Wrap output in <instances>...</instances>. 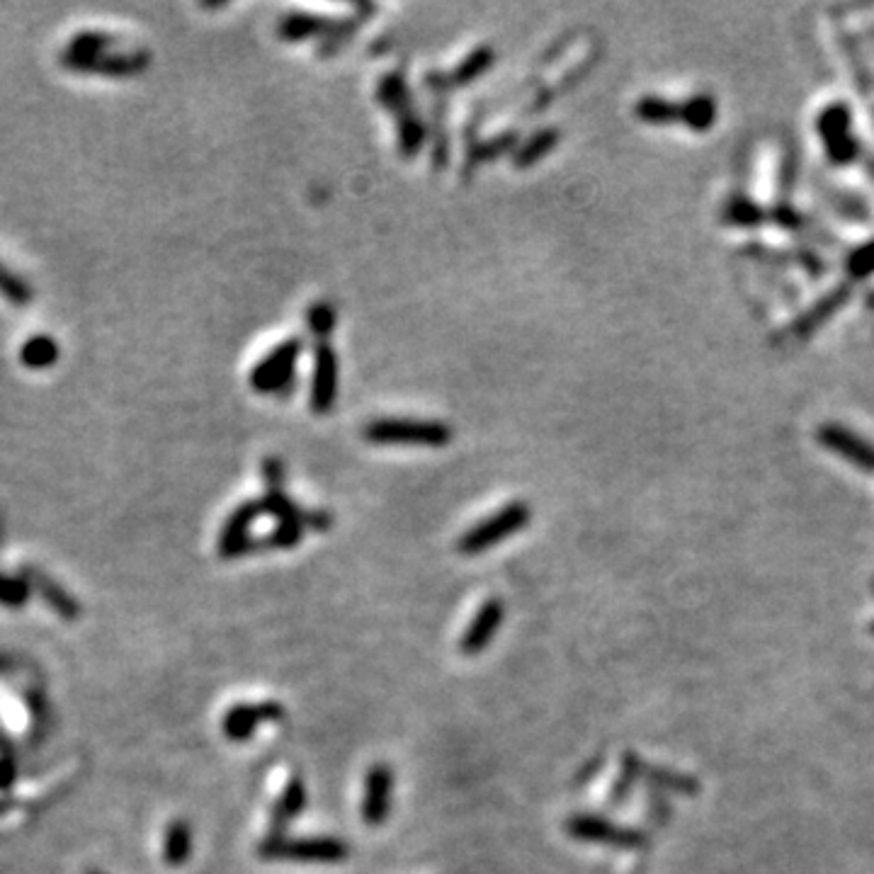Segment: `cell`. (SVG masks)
<instances>
[{
  "label": "cell",
  "mask_w": 874,
  "mask_h": 874,
  "mask_svg": "<svg viewBox=\"0 0 874 874\" xmlns=\"http://www.w3.org/2000/svg\"><path fill=\"white\" fill-rule=\"evenodd\" d=\"M323 27H326V22H323V17L316 15H287L285 20H282L280 25V34L289 42H299V39H306L309 34L321 32Z\"/></svg>",
  "instance_id": "cell-24"
},
{
  "label": "cell",
  "mask_w": 874,
  "mask_h": 874,
  "mask_svg": "<svg viewBox=\"0 0 874 874\" xmlns=\"http://www.w3.org/2000/svg\"><path fill=\"white\" fill-rule=\"evenodd\" d=\"M25 578L27 583H30V588H34L39 595H42L44 603H47L56 615L66 617V620H76V617L81 615V605L73 600V595L61 588L59 583H56L54 578H49L44 571L25 569Z\"/></svg>",
  "instance_id": "cell-17"
},
{
  "label": "cell",
  "mask_w": 874,
  "mask_h": 874,
  "mask_svg": "<svg viewBox=\"0 0 874 874\" xmlns=\"http://www.w3.org/2000/svg\"><path fill=\"white\" fill-rule=\"evenodd\" d=\"M15 775H17L15 760L0 758V790H8V787L15 782Z\"/></svg>",
  "instance_id": "cell-33"
},
{
  "label": "cell",
  "mask_w": 874,
  "mask_h": 874,
  "mask_svg": "<svg viewBox=\"0 0 874 874\" xmlns=\"http://www.w3.org/2000/svg\"><path fill=\"white\" fill-rule=\"evenodd\" d=\"M530 515L532 513L527 503H520V501L508 503L505 508L496 510L491 518L476 522L469 532H464V535L459 537V544H457L459 554L476 556L488 552V549L496 547L498 542L513 537L515 532H520L522 527H527Z\"/></svg>",
  "instance_id": "cell-2"
},
{
  "label": "cell",
  "mask_w": 874,
  "mask_h": 874,
  "mask_svg": "<svg viewBox=\"0 0 874 874\" xmlns=\"http://www.w3.org/2000/svg\"><path fill=\"white\" fill-rule=\"evenodd\" d=\"M566 833H569L573 841L612 845V848H624V850H637L649 845V838H646L644 831L617 826L612 824V821L603 819V816H595V814L569 816V821H566Z\"/></svg>",
  "instance_id": "cell-5"
},
{
  "label": "cell",
  "mask_w": 874,
  "mask_h": 874,
  "mask_svg": "<svg viewBox=\"0 0 874 874\" xmlns=\"http://www.w3.org/2000/svg\"><path fill=\"white\" fill-rule=\"evenodd\" d=\"M338 394V360L331 345H319L314 362V382H311V406L316 413L331 411Z\"/></svg>",
  "instance_id": "cell-14"
},
{
  "label": "cell",
  "mask_w": 874,
  "mask_h": 874,
  "mask_svg": "<svg viewBox=\"0 0 874 874\" xmlns=\"http://www.w3.org/2000/svg\"><path fill=\"white\" fill-rule=\"evenodd\" d=\"M872 173H874V166H872Z\"/></svg>",
  "instance_id": "cell-36"
},
{
  "label": "cell",
  "mask_w": 874,
  "mask_h": 874,
  "mask_svg": "<svg viewBox=\"0 0 874 874\" xmlns=\"http://www.w3.org/2000/svg\"><path fill=\"white\" fill-rule=\"evenodd\" d=\"M505 617V605L501 598H488L484 605L479 607V612L474 615V620L467 627V632L459 639V651L464 656H479L481 651L488 649L493 637L501 629Z\"/></svg>",
  "instance_id": "cell-12"
},
{
  "label": "cell",
  "mask_w": 874,
  "mask_h": 874,
  "mask_svg": "<svg viewBox=\"0 0 874 874\" xmlns=\"http://www.w3.org/2000/svg\"><path fill=\"white\" fill-rule=\"evenodd\" d=\"M0 811H3V807H0Z\"/></svg>",
  "instance_id": "cell-37"
},
{
  "label": "cell",
  "mask_w": 874,
  "mask_h": 874,
  "mask_svg": "<svg viewBox=\"0 0 874 874\" xmlns=\"http://www.w3.org/2000/svg\"><path fill=\"white\" fill-rule=\"evenodd\" d=\"M367 440L377 445H425L442 447L452 440V430L437 421H413V418H382L367 425Z\"/></svg>",
  "instance_id": "cell-3"
},
{
  "label": "cell",
  "mask_w": 874,
  "mask_h": 874,
  "mask_svg": "<svg viewBox=\"0 0 874 874\" xmlns=\"http://www.w3.org/2000/svg\"><path fill=\"white\" fill-rule=\"evenodd\" d=\"M554 144H556L554 129H544V132H537L530 141H527L525 146H522L518 156H515V166H520V168L532 166V163H535L537 158H542L544 153L552 149Z\"/></svg>",
  "instance_id": "cell-27"
},
{
  "label": "cell",
  "mask_w": 874,
  "mask_h": 874,
  "mask_svg": "<svg viewBox=\"0 0 874 874\" xmlns=\"http://www.w3.org/2000/svg\"><path fill=\"white\" fill-rule=\"evenodd\" d=\"M819 442L828 452L843 457L845 462L855 464L858 469L872 471L874 474V442L855 435L853 430H848L845 425H838V423L821 425Z\"/></svg>",
  "instance_id": "cell-10"
},
{
  "label": "cell",
  "mask_w": 874,
  "mask_h": 874,
  "mask_svg": "<svg viewBox=\"0 0 874 874\" xmlns=\"http://www.w3.org/2000/svg\"><path fill=\"white\" fill-rule=\"evenodd\" d=\"M768 219L777 221V224L782 226V229H799V226L804 224V217L797 212V209L790 207V204H780V207L773 209V214H768Z\"/></svg>",
  "instance_id": "cell-32"
},
{
  "label": "cell",
  "mask_w": 874,
  "mask_h": 874,
  "mask_svg": "<svg viewBox=\"0 0 874 874\" xmlns=\"http://www.w3.org/2000/svg\"><path fill=\"white\" fill-rule=\"evenodd\" d=\"M622 768L629 780H646L649 785H654L656 790L661 792H678V794L700 792V782H697L695 777L680 775L675 773V770H666V768H651V765H646L644 760L634 756V753H627V756L622 758Z\"/></svg>",
  "instance_id": "cell-13"
},
{
  "label": "cell",
  "mask_w": 874,
  "mask_h": 874,
  "mask_svg": "<svg viewBox=\"0 0 874 874\" xmlns=\"http://www.w3.org/2000/svg\"><path fill=\"white\" fill-rule=\"evenodd\" d=\"M491 61H493V51L491 49H488V47L476 49L474 54H471L469 59L464 61V64H459L457 71H454L452 76H450V81H445V83L447 85H462V83L474 81V78L479 76L481 71H486V68L491 66Z\"/></svg>",
  "instance_id": "cell-25"
},
{
  "label": "cell",
  "mask_w": 874,
  "mask_h": 874,
  "mask_svg": "<svg viewBox=\"0 0 874 874\" xmlns=\"http://www.w3.org/2000/svg\"><path fill=\"white\" fill-rule=\"evenodd\" d=\"M260 515H265L260 501H246L226 518L219 537V554L224 559H236L258 549V542L251 537V527Z\"/></svg>",
  "instance_id": "cell-7"
},
{
  "label": "cell",
  "mask_w": 874,
  "mask_h": 874,
  "mask_svg": "<svg viewBox=\"0 0 874 874\" xmlns=\"http://www.w3.org/2000/svg\"><path fill=\"white\" fill-rule=\"evenodd\" d=\"M306 807V785L302 777H292L287 782V787L282 790L280 799L272 807V833L270 836H285V828L292 826L297 821V816L302 814Z\"/></svg>",
  "instance_id": "cell-16"
},
{
  "label": "cell",
  "mask_w": 874,
  "mask_h": 874,
  "mask_svg": "<svg viewBox=\"0 0 874 874\" xmlns=\"http://www.w3.org/2000/svg\"><path fill=\"white\" fill-rule=\"evenodd\" d=\"M724 221L726 224L743 226V229H753V226L768 221V212L760 204L748 200V197H731L729 204L724 207Z\"/></svg>",
  "instance_id": "cell-22"
},
{
  "label": "cell",
  "mask_w": 874,
  "mask_h": 874,
  "mask_svg": "<svg viewBox=\"0 0 874 874\" xmlns=\"http://www.w3.org/2000/svg\"><path fill=\"white\" fill-rule=\"evenodd\" d=\"M192 853V831L187 821H173L166 828V838H163V860L170 867H180L190 860Z\"/></svg>",
  "instance_id": "cell-19"
},
{
  "label": "cell",
  "mask_w": 874,
  "mask_h": 874,
  "mask_svg": "<svg viewBox=\"0 0 874 874\" xmlns=\"http://www.w3.org/2000/svg\"><path fill=\"white\" fill-rule=\"evenodd\" d=\"M88 874H102V872H95V870H90V872H88Z\"/></svg>",
  "instance_id": "cell-34"
},
{
  "label": "cell",
  "mask_w": 874,
  "mask_h": 874,
  "mask_svg": "<svg viewBox=\"0 0 874 874\" xmlns=\"http://www.w3.org/2000/svg\"><path fill=\"white\" fill-rule=\"evenodd\" d=\"M285 717V709L280 702H260V705H236L224 714V736L229 741L243 743L258 731L260 724L280 722Z\"/></svg>",
  "instance_id": "cell-11"
},
{
  "label": "cell",
  "mask_w": 874,
  "mask_h": 874,
  "mask_svg": "<svg viewBox=\"0 0 874 874\" xmlns=\"http://www.w3.org/2000/svg\"><path fill=\"white\" fill-rule=\"evenodd\" d=\"M304 530L306 527L297 525V522H292V525H277L275 530H272L270 535L263 539V542H268V547L292 549V547H297L299 542H302Z\"/></svg>",
  "instance_id": "cell-30"
},
{
  "label": "cell",
  "mask_w": 874,
  "mask_h": 874,
  "mask_svg": "<svg viewBox=\"0 0 874 874\" xmlns=\"http://www.w3.org/2000/svg\"><path fill=\"white\" fill-rule=\"evenodd\" d=\"M848 297H850V285H841V287L831 289L826 297H821L819 302L811 306L809 311H804V314L792 323L790 336L792 338H809L811 333L816 331V328L824 326L828 319H833V316L838 314V309H841V306L848 302Z\"/></svg>",
  "instance_id": "cell-15"
},
{
  "label": "cell",
  "mask_w": 874,
  "mask_h": 874,
  "mask_svg": "<svg viewBox=\"0 0 874 874\" xmlns=\"http://www.w3.org/2000/svg\"><path fill=\"white\" fill-rule=\"evenodd\" d=\"M816 129H819L821 144H824L828 161L833 166H848L858 158V139L850 132L853 129V112L845 102H833V105L824 107L819 122H816Z\"/></svg>",
  "instance_id": "cell-4"
},
{
  "label": "cell",
  "mask_w": 874,
  "mask_h": 874,
  "mask_svg": "<svg viewBox=\"0 0 874 874\" xmlns=\"http://www.w3.org/2000/svg\"><path fill=\"white\" fill-rule=\"evenodd\" d=\"M333 323H336V311L328 304H316L314 309H309V326L319 336H326L328 331H333Z\"/></svg>",
  "instance_id": "cell-31"
},
{
  "label": "cell",
  "mask_w": 874,
  "mask_h": 874,
  "mask_svg": "<svg viewBox=\"0 0 874 874\" xmlns=\"http://www.w3.org/2000/svg\"><path fill=\"white\" fill-rule=\"evenodd\" d=\"M112 44H115V37H112V34L85 30V32H78L76 37L68 42L64 54L76 56V59H95V56L107 54V51L112 49Z\"/></svg>",
  "instance_id": "cell-21"
},
{
  "label": "cell",
  "mask_w": 874,
  "mask_h": 874,
  "mask_svg": "<svg viewBox=\"0 0 874 874\" xmlns=\"http://www.w3.org/2000/svg\"><path fill=\"white\" fill-rule=\"evenodd\" d=\"M56 360H59V345L49 336H34L20 350V362L30 370H47Z\"/></svg>",
  "instance_id": "cell-20"
},
{
  "label": "cell",
  "mask_w": 874,
  "mask_h": 874,
  "mask_svg": "<svg viewBox=\"0 0 874 874\" xmlns=\"http://www.w3.org/2000/svg\"><path fill=\"white\" fill-rule=\"evenodd\" d=\"M30 590L32 588L30 583H27V578L0 573V605L25 607L27 598H30Z\"/></svg>",
  "instance_id": "cell-26"
},
{
  "label": "cell",
  "mask_w": 874,
  "mask_h": 874,
  "mask_svg": "<svg viewBox=\"0 0 874 874\" xmlns=\"http://www.w3.org/2000/svg\"><path fill=\"white\" fill-rule=\"evenodd\" d=\"M845 270L853 280H865V277L874 275V238L862 243L845 258Z\"/></svg>",
  "instance_id": "cell-29"
},
{
  "label": "cell",
  "mask_w": 874,
  "mask_h": 874,
  "mask_svg": "<svg viewBox=\"0 0 874 874\" xmlns=\"http://www.w3.org/2000/svg\"><path fill=\"white\" fill-rule=\"evenodd\" d=\"M302 355V340L289 338L270 350L251 372V387L260 394H280L294 382V367Z\"/></svg>",
  "instance_id": "cell-6"
},
{
  "label": "cell",
  "mask_w": 874,
  "mask_h": 874,
  "mask_svg": "<svg viewBox=\"0 0 874 874\" xmlns=\"http://www.w3.org/2000/svg\"><path fill=\"white\" fill-rule=\"evenodd\" d=\"M61 64H64L68 71L102 73V76L122 78V76H136V73L146 71L151 64V56L149 51H124V54L107 51V54L95 56V59H76V56L61 54Z\"/></svg>",
  "instance_id": "cell-8"
},
{
  "label": "cell",
  "mask_w": 874,
  "mask_h": 874,
  "mask_svg": "<svg viewBox=\"0 0 874 874\" xmlns=\"http://www.w3.org/2000/svg\"><path fill=\"white\" fill-rule=\"evenodd\" d=\"M394 802V770L377 763L365 775V797H362V821L367 826H382L391 814Z\"/></svg>",
  "instance_id": "cell-9"
},
{
  "label": "cell",
  "mask_w": 874,
  "mask_h": 874,
  "mask_svg": "<svg viewBox=\"0 0 874 874\" xmlns=\"http://www.w3.org/2000/svg\"><path fill=\"white\" fill-rule=\"evenodd\" d=\"M637 115L649 124H673L680 122V105L649 95V98H641L637 102Z\"/></svg>",
  "instance_id": "cell-23"
},
{
  "label": "cell",
  "mask_w": 874,
  "mask_h": 874,
  "mask_svg": "<svg viewBox=\"0 0 874 874\" xmlns=\"http://www.w3.org/2000/svg\"><path fill=\"white\" fill-rule=\"evenodd\" d=\"M680 122L690 127L692 132H707L717 122V102L709 93L692 95L680 105Z\"/></svg>",
  "instance_id": "cell-18"
},
{
  "label": "cell",
  "mask_w": 874,
  "mask_h": 874,
  "mask_svg": "<svg viewBox=\"0 0 874 874\" xmlns=\"http://www.w3.org/2000/svg\"><path fill=\"white\" fill-rule=\"evenodd\" d=\"M263 860H285V862H316V865H336L348 860L350 850L340 838L333 836H314V838H289V836H268L258 848Z\"/></svg>",
  "instance_id": "cell-1"
},
{
  "label": "cell",
  "mask_w": 874,
  "mask_h": 874,
  "mask_svg": "<svg viewBox=\"0 0 874 874\" xmlns=\"http://www.w3.org/2000/svg\"><path fill=\"white\" fill-rule=\"evenodd\" d=\"M870 632H872V634H874V622H872V627H870Z\"/></svg>",
  "instance_id": "cell-35"
},
{
  "label": "cell",
  "mask_w": 874,
  "mask_h": 874,
  "mask_svg": "<svg viewBox=\"0 0 874 874\" xmlns=\"http://www.w3.org/2000/svg\"><path fill=\"white\" fill-rule=\"evenodd\" d=\"M0 297H5L13 304H30L32 302V287L27 285L22 277L10 272L0 263Z\"/></svg>",
  "instance_id": "cell-28"
}]
</instances>
